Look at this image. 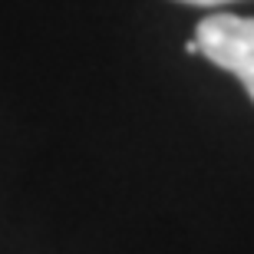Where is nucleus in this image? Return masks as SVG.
I'll list each match as a JSON object with an SVG mask.
<instances>
[{"mask_svg":"<svg viewBox=\"0 0 254 254\" xmlns=\"http://www.w3.org/2000/svg\"><path fill=\"white\" fill-rule=\"evenodd\" d=\"M198 53L238 76L245 93L254 99V17L235 13H211L195 30Z\"/></svg>","mask_w":254,"mask_h":254,"instance_id":"nucleus-1","label":"nucleus"},{"mask_svg":"<svg viewBox=\"0 0 254 254\" xmlns=\"http://www.w3.org/2000/svg\"><path fill=\"white\" fill-rule=\"evenodd\" d=\"M179 3H195V7H221V3H231V0H179Z\"/></svg>","mask_w":254,"mask_h":254,"instance_id":"nucleus-2","label":"nucleus"},{"mask_svg":"<svg viewBox=\"0 0 254 254\" xmlns=\"http://www.w3.org/2000/svg\"><path fill=\"white\" fill-rule=\"evenodd\" d=\"M185 53H198V43H195V37H191V40H185Z\"/></svg>","mask_w":254,"mask_h":254,"instance_id":"nucleus-3","label":"nucleus"}]
</instances>
